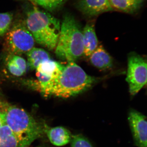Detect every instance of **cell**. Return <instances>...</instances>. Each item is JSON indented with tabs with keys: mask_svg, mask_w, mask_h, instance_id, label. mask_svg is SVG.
I'll return each mask as SVG.
<instances>
[{
	"mask_svg": "<svg viewBox=\"0 0 147 147\" xmlns=\"http://www.w3.org/2000/svg\"><path fill=\"white\" fill-rule=\"evenodd\" d=\"M100 79L88 75L74 62H68L53 80L51 95L62 98L75 96L89 89Z\"/></svg>",
	"mask_w": 147,
	"mask_h": 147,
	"instance_id": "6da1fadb",
	"label": "cell"
},
{
	"mask_svg": "<svg viewBox=\"0 0 147 147\" xmlns=\"http://www.w3.org/2000/svg\"><path fill=\"white\" fill-rule=\"evenodd\" d=\"M25 22L35 41L49 50L55 48L60 32L59 19L33 6L27 11Z\"/></svg>",
	"mask_w": 147,
	"mask_h": 147,
	"instance_id": "7a4b0ae2",
	"label": "cell"
},
{
	"mask_svg": "<svg viewBox=\"0 0 147 147\" xmlns=\"http://www.w3.org/2000/svg\"><path fill=\"white\" fill-rule=\"evenodd\" d=\"M56 48L57 57L68 62L75 61L84 55L82 30L71 14L67 13L64 16Z\"/></svg>",
	"mask_w": 147,
	"mask_h": 147,
	"instance_id": "3957f363",
	"label": "cell"
},
{
	"mask_svg": "<svg viewBox=\"0 0 147 147\" xmlns=\"http://www.w3.org/2000/svg\"><path fill=\"white\" fill-rule=\"evenodd\" d=\"M4 113L6 124L18 140L19 147H28L44 134L43 125L24 109L11 105Z\"/></svg>",
	"mask_w": 147,
	"mask_h": 147,
	"instance_id": "277c9868",
	"label": "cell"
},
{
	"mask_svg": "<svg viewBox=\"0 0 147 147\" xmlns=\"http://www.w3.org/2000/svg\"><path fill=\"white\" fill-rule=\"evenodd\" d=\"M7 33L6 47L11 55L27 53L33 48L34 38L24 21H16Z\"/></svg>",
	"mask_w": 147,
	"mask_h": 147,
	"instance_id": "5b68a950",
	"label": "cell"
},
{
	"mask_svg": "<svg viewBox=\"0 0 147 147\" xmlns=\"http://www.w3.org/2000/svg\"><path fill=\"white\" fill-rule=\"evenodd\" d=\"M126 80L130 94L133 96L146 84V61L137 53H131L128 55Z\"/></svg>",
	"mask_w": 147,
	"mask_h": 147,
	"instance_id": "8992f818",
	"label": "cell"
},
{
	"mask_svg": "<svg viewBox=\"0 0 147 147\" xmlns=\"http://www.w3.org/2000/svg\"><path fill=\"white\" fill-rule=\"evenodd\" d=\"M129 124L134 144L137 147H147V120L146 116L138 111L129 113Z\"/></svg>",
	"mask_w": 147,
	"mask_h": 147,
	"instance_id": "52a82bcc",
	"label": "cell"
},
{
	"mask_svg": "<svg viewBox=\"0 0 147 147\" xmlns=\"http://www.w3.org/2000/svg\"><path fill=\"white\" fill-rule=\"evenodd\" d=\"M76 6L79 11L88 17L114 10L109 0H79Z\"/></svg>",
	"mask_w": 147,
	"mask_h": 147,
	"instance_id": "ba28073f",
	"label": "cell"
},
{
	"mask_svg": "<svg viewBox=\"0 0 147 147\" xmlns=\"http://www.w3.org/2000/svg\"><path fill=\"white\" fill-rule=\"evenodd\" d=\"M44 133H46L51 144L56 146H62L71 142L72 135L70 131L63 126L50 127L46 124L43 125Z\"/></svg>",
	"mask_w": 147,
	"mask_h": 147,
	"instance_id": "9c48e42d",
	"label": "cell"
},
{
	"mask_svg": "<svg viewBox=\"0 0 147 147\" xmlns=\"http://www.w3.org/2000/svg\"><path fill=\"white\" fill-rule=\"evenodd\" d=\"M94 21H88L82 30L84 42V55L90 57L98 45L97 36L95 30Z\"/></svg>",
	"mask_w": 147,
	"mask_h": 147,
	"instance_id": "30bf717a",
	"label": "cell"
},
{
	"mask_svg": "<svg viewBox=\"0 0 147 147\" xmlns=\"http://www.w3.org/2000/svg\"><path fill=\"white\" fill-rule=\"evenodd\" d=\"M89 57L92 64L100 70H108L113 67V58L102 45L98 46Z\"/></svg>",
	"mask_w": 147,
	"mask_h": 147,
	"instance_id": "8fae6325",
	"label": "cell"
},
{
	"mask_svg": "<svg viewBox=\"0 0 147 147\" xmlns=\"http://www.w3.org/2000/svg\"><path fill=\"white\" fill-rule=\"evenodd\" d=\"M64 67L58 62L49 59L40 63L36 69L40 74L54 79L61 73Z\"/></svg>",
	"mask_w": 147,
	"mask_h": 147,
	"instance_id": "7c38bea8",
	"label": "cell"
},
{
	"mask_svg": "<svg viewBox=\"0 0 147 147\" xmlns=\"http://www.w3.org/2000/svg\"><path fill=\"white\" fill-rule=\"evenodd\" d=\"M114 9L134 13L142 7L144 0H109Z\"/></svg>",
	"mask_w": 147,
	"mask_h": 147,
	"instance_id": "4fadbf2b",
	"label": "cell"
},
{
	"mask_svg": "<svg viewBox=\"0 0 147 147\" xmlns=\"http://www.w3.org/2000/svg\"><path fill=\"white\" fill-rule=\"evenodd\" d=\"M7 66L12 75L21 76L26 73V62L24 58L18 55H11L7 60Z\"/></svg>",
	"mask_w": 147,
	"mask_h": 147,
	"instance_id": "5bb4252c",
	"label": "cell"
},
{
	"mask_svg": "<svg viewBox=\"0 0 147 147\" xmlns=\"http://www.w3.org/2000/svg\"><path fill=\"white\" fill-rule=\"evenodd\" d=\"M28 63L32 70L36 69L39 64L44 61L50 59V55L41 48L34 47L27 53Z\"/></svg>",
	"mask_w": 147,
	"mask_h": 147,
	"instance_id": "9a60e30c",
	"label": "cell"
},
{
	"mask_svg": "<svg viewBox=\"0 0 147 147\" xmlns=\"http://www.w3.org/2000/svg\"><path fill=\"white\" fill-rule=\"evenodd\" d=\"M0 147H19L18 140L6 124L0 127Z\"/></svg>",
	"mask_w": 147,
	"mask_h": 147,
	"instance_id": "2e32d148",
	"label": "cell"
},
{
	"mask_svg": "<svg viewBox=\"0 0 147 147\" xmlns=\"http://www.w3.org/2000/svg\"><path fill=\"white\" fill-rule=\"evenodd\" d=\"M67 0H29L36 3L50 11H55L60 8L65 3Z\"/></svg>",
	"mask_w": 147,
	"mask_h": 147,
	"instance_id": "e0dca14e",
	"label": "cell"
},
{
	"mask_svg": "<svg viewBox=\"0 0 147 147\" xmlns=\"http://www.w3.org/2000/svg\"><path fill=\"white\" fill-rule=\"evenodd\" d=\"M13 14L10 12L0 13V36L9 30L13 20Z\"/></svg>",
	"mask_w": 147,
	"mask_h": 147,
	"instance_id": "ac0fdd59",
	"label": "cell"
},
{
	"mask_svg": "<svg viewBox=\"0 0 147 147\" xmlns=\"http://www.w3.org/2000/svg\"><path fill=\"white\" fill-rule=\"evenodd\" d=\"M71 147H93L90 142L81 134H76L72 136Z\"/></svg>",
	"mask_w": 147,
	"mask_h": 147,
	"instance_id": "d6986e66",
	"label": "cell"
},
{
	"mask_svg": "<svg viewBox=\"0 0 147 147\" xmlns=\"http://www.w3.org/2000/svg\"><path fill=\"white\" fill-rule=\"evenodd\" d=\"M6 124L5 113L4 112L0 113V127Z\"/></svg>",
	"mask_w": 147,
	"mask_h": 147,
	"instance_id": "ffe728a7",
	"label": "cell"
},
{
	"mask_svg": "<svg viewBox=\"0 0 147 147\" xmlns=\"http://www.w3.org/2000/svg\"><path fill=\"white\" fill-rule=\"evenodd\" d=\"M23 1H29V0H23Z\"/></svg>",
	"mask_w": 147,
	"mask_h": 147,
	"instance_id": "44dd1931",
	"label": "cell"
},
{
	"mask_svg": "<svg viewBox=\"0 0 147 147\" xmlns=\"http://www.w3.org/2000/svg\"><path fill=\"white\" fill-rule=\"evenodd\" d=\"M45 147L39 146V147Z\"/></svg>",
	"mask_w": 147,
	"mask_h": 147,
	"instance_id": "7402d4cb",
	"label": "cell"
},
{
	"mask_svg": "<svg viewBox=\"0 0 147 147\" xmlns=\"http://www.w3.org/2000/svg\"><path fill=\"white\" fill-rule=\"evenodd\" d=\"M0 111H1V108H0ZM0 113H1V111H0Z\"/></svg>",
	"mask_w": 147,
	"mask_h": 147,
	"instance_id": "603a6c76",
	"label": "cell"
}]
</instances>
